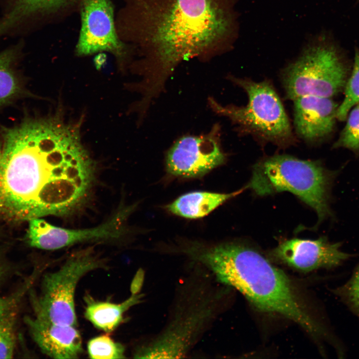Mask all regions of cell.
Masks as SVG:
<instances>
[{
  "label": "cell",
  "mask_w": 359,
  "mask_h": 359,
  "mask_svg": "<svg viewBox=\"0 0 359 359\" xmlns=\"http://www.w3.org/2000/svg\"><path fill=\"white\" fill-rule=\"evenodd\" d=\"M82 0H16L9 13L0 22V35L16 23L31 16L56 19L78 10Z\"/></svg>",
  "instance_id": "14"
},
{
  "label": "cell",
  "mask_w": 359,
  "mask_h": 359,
  "mask_svg": "<svg viewBox=\"0 0 359 359\" xmlns=\"http://www.w3.org/2000/svg\"><path fill=\"white\" fill-rule=\"evenodd\" d=\"M127 211L119 212L98 226L86 229L62 228L41 218L31 219L28 221V242L32 247L52 250L87 241L116 239L124 231L122 221Z\"/></svg>",
  "instance_id": "10"
},
{
  "label": "cell",
  "mask_w": 359,
  "mask_h": 359,
  "mask_svg": "<svg viewBox=\"0 0 359 359\" xmlns=\"http://www.w3.org/2000/svg\"><path fill=\"white\" fill-rule=\"evenodd\" d=\"M219 130L215 126L206 135L179 139L167 153V172L176 177L195 178L223 164L226 156L220 147Z\"/></svg>",
  "instance_id": "9"
},
{
  "label": "cell",
  "mask_w": 359,
  "mask_h": 359,
  "mask_svg": "<svg viewBox=\"0 0 359 359\" xmlns=\"http://www.w3.org/2000/svg\"><path fill=\"white\" fill-rule=\"evenodd\" d=\"M16 343L12 312L0 321V359H11Z\"/></svg>",
  "instance_id": "22"
},
{
  "label": "cell",
  "mask_w": 359,
  "mask_h": 359,
  "mask_svg": "<svg viewBox=\"0 0 359 359\" xmlns=\"http://www.w3.org/2000/svg\"><path fill=\"white\" fill-rule=\"evenodd\" d=\"M17 299L16 296L11 297H0V321L12 312Z\"/></svg>",
  "instance_id": "23"
},
{
  "label": "cell",
  "mask_w": 359,
  "mask_h": 359,
  "mask_svg": "<svg viewBox=\"0 0 359 359\" xmlns=\"http://www.w3.org/2000/svg\"><path fill=\"white\" fill-rule=\"evenodd\" d=\"M334 292L359 318V264L347 283Z\"/></svg>",
  "instance_id": "21"
},
{
  "label": "cell",
  "mask_w": 359,
  "mask_h": 359,
  "mask_svg": "<svg viewBox=\"0 0 359 359\" xmlns=\"http://www.w3.org/2000/svg\"><path fill=\"white\" fill-rule=\"evenodd\" d=\"M12 50L0 53V106L14 98L20 91L19 81L12 69Z\"/></svg>",
  "instance_id": "17"
},
{
  "label": "cell",
  "mask_w": 359,
  "mask_h": 359,
  "mask_svg": "<svg viewBox=\"0 0 359 359\" xmlns=\"http://www.w3.org/2000/svg\"><path fill=\"white\" fill-rule=\"evenodd\" d=\"M248 96L245 106H223L212 98L209 104L216 114L227 117L241 133L259 141L281 148L296 143L288 117L274 88L267 80L257 82L248 78L228 76Z\"/></svg>",
  "instance_id": "5"
},
{
  "label": "cell",
  "mask_w": 359,
  "mask_h": 359,
  "mask_svg": "<svg viewBox=\"0 0 359 359\" xmlns=\"http://www.w3.org/2000/svg\"><path fill=\"white\" fill-rule=\"evenodd\" d=\"M347 117V123L333 148H345L357 152L359 151V103L352 109Z\"/></svg>",
  "instance_id": "20"
},
{
  "label": "cell",
  "mask_w": 359,
  "mask_h": 359,
  "mask_svg": "<svg viewBox=\"0 0 359 359\" xmlns=\"http://www.w3.org/2000/svg\"><path fill=\"white\" fill-rule=\"evenodd\" d=\"M88 353L91 359H124L125 348L108 336L102 335L91 339L87 345Z\"/></svg>",
  "instance_id": "19"
},
{
  "label": "cell",
  "mask_w": 359,
  "mask_h": 359,
  "mask_svg": "<svg viewBox=\"0 0 359 359\" xmlns=\"http://www.w3.org/2000/svg\"><path fill=\"white\" fill-rule=\"evenodd\" d=\"M224 193L193 191L184 194L168 204L166 208L172 213L188 219L203 217L246 188Z\"/></svg>",
  "instance_id": "15"
},
{
  "label": "cell",
  "mask_w": 359,
  "mask_h": 359,
  "mask_svg": "<svg viewBox=\"0 0 359 359\" xmlns=\"http://www.w3.org/2000/svg\"><path fill=\"white\" fill-rule=\"evenodd\" d=\"M121 40L140 57L143 96L152 100L182 61H207L230 50L237 34L236 0H122Z\"/></svg>",
  "instance_id": "2"
},
{
  "label": "cell",
  "mask_w": 359,
  "mask_h": 359,
  "mask_svg": "<svg viewBox=\"0 0 359 359\" xmlns=\"http://www.w3.org/2000/svg\"><path fill=\"white\" fill-rule=\"evenodd\" d=\"M101 267H104L102 260L87 249L75 253L57 270L46 274L40 295L33 300L35 317L76 327L74 295L77 284L88 272Z\"/></svg>",
  "instance_id": "7"
},
{
  "label": "cell",
  "mask_w": 359,
  "mask_h": 359,
  "mask_svg": "<svg viewBox=\"0 0 359 359\" xmlns=\"http://www.w3.org/2000/svg\"><path fill=\"white\" fill-rule=\"evenodd\" d=\"M141 273L138 272L134 278L131 286L132 294H138L141 283Z\"/></svg>",
  "instance_id": "24"
},
{
  "label": "cell",
  "mask_w": 359,
  "mask_h": 359,
  "mask_svg": "<svg viewBox=\"0 0 359 359\" xmlns=\"http://www.w3.org/2000/svg\"><path fill=\"white\" fill-rule=\"evenodd\" d=\"M79 134L52 116L28 118L0 138V218L64 215L83 203L94 178Z\"/></svg>",
  "instance_id": "1"
},
{
  "label": "cell",
  "mask_w": 359,
  "mask_h": 359,
  "mask_svg": "<svg viewBox=\"0 0 359 359\" xmlns=\"http://www.w3.org/2000/svg\"><path fill=\"white\" fill-rule=\"evenodd\" d=\"M293 101L294 124L301 138L314 142L333 131L338 106L331 98L307 95Z\"/></svg>",
  "instance_id": "12"
},
{
  "label": "cell",
  "mask_w": 359,
  "mask_h": 359,
  "mask_svg": "<svg viewBox=\"0 0 359 359\" xmlns=\"http://www.w3.org/2000/svg\"><path fill=\"white\" fill-rule=\"evenodd\" d=\"M32 338L41 351L53 359L78 358L82 339L76 327L61 325L36 317L25 319Z\"/></svg>",
  "instance_id": "13"
},
{
  "label": "cell",
  "mask_w": 359,
  "mask_h": 359,
  "mask_svg": "<svg viewBox=\"0 0 359 359\" xmlns=\"http://www.w3.org/2000/svg\"><path fill=\"white\" fill-rule=\"evenodd\" d=\"M184 252L220 283L240 292L256 309L293 321L315 338L328 336L292 280L255 248L237 242L191 246Z\"/></svg>",
  "instance_id": "3"
},
{
  "label": "cell",
  "mask_w": 359,
  "mask_h": 359,
  "mask_svg": "<svg viewBox=\"0 0 359 359\" xmlns=\"http://www.w3.org/2000/svg\"><path fill=\"white\" fill-rule=\"evenodd\" d=\"M142 296L132 294L128 299L120 304L95 301L87 296L84 315L96 328L110 333L123 321L124 314L130 307L139 303Z\"/></svg>",
  "instance_id": "16"
},
{
  "label": "cell",
  "mask_w": 359,
  "mask_h": 359,
  "mask_svg": "<svg viewBox=\"0 0 359 359\" xmlns=\"http://www.w3.org/2000/svg\"><path fill=\"white\" fill-rule=\"evenodd\" d=\"M348 68L337 49L319 42L308 46L282 74L286 98L311 95L331 98L345 87Z\"/></svg>",
  "instance_id": "6"
},
{
  "label": "cell",
  "mask_w": 359,
  "mask_h": 359,
  "mask_svg": "<svg viewBox=\"0 0 359 359\" xmlns=\"http://www.w3.org/2000/svg\"><path fill=\"white\" fill-rule=\"evenodd\" d=\"M341 243L326 237L315 240L284 239L269 252L271 259L302 272L337 267L352 255L341 249Z\"/></svg>",
  "instance_id": "11"
},
{
  "label": "cell",
  "mask_w": 359,
  "mask_h": 359,
  "mask_svg": "<svg viewBox=\"0 0 359 359\" xmlns=\"http://www.w3.org/2000/svg\"><path fill=\"white\" fill-rule=\"evenodd\" d=\"M78 11L81 28L75 47L77 55L108 52L115 56L120 65L130 61L134 50L118 35L111 0H82Z\"/></svg>",
  "instance_id": "8"
},
{
  "label": "cell",
  "mask_w": 359,
  "mask_h": 359,
  "mask_svg": "<svg viewBox=\"0 0 359 359\" xmlns=\"http://www.w3.org/2000/svg\"><path fill=\"white\" fill-rule=\"evenodd\" d=\"M345 97L338 106L337 119L345 120L349 112L359 103V51L355 52L353 69L345 86Z\"/></svg>",
  "instance_id": "18"
},
{
  "label": "cell",
  "mask_w": 359,
  "mask_h": 359,
  "mask_svg": "<svg viewBox=\"0 0 359 359\" xmlns=\"http://www.w3.org/2000/svg\"></svg>",
  "instance_id": "25"
},
{
  "label": "cell",
  "mask_w": 359,
  "mask_h": 359,
  "mask_svg": "<svg viewBox=\"0 0 359 359\" xmlns=\"http://www.w3.org/2000/svg\"><path fill=\"white\" fill-rule=\"evenodd\" d=\"M336 172L319 161L303 160L287 155H276L259 160L253 167L246 187L265 196L288 191L312 208L318 224L332 215L329 201Z\"/></svg>",
  "instance_id": "4"
}]
</instances>
